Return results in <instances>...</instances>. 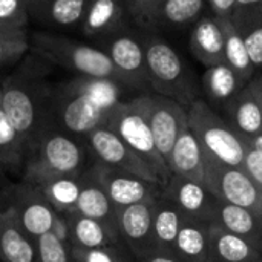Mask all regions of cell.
I'll return each mask as SVG.
<instances>
[{
	"label": "cell",
	"mask_w": 262,
	"mask_h": 262,
	"mask_svg": "<svg viewBox=\"0 0 262 262\" xmlns=\"http://www.w3.org/2000/svg\"><path fill=\"white\" fill-rule=\"evenodd\" d=\"M23 181L40 186L48 180L80 175L84 167V150L72 137L45 130L23 164Z\"/></svg>",
	"instance_id": "cell-1"
},
{
	"label": "cell",
	"mask_w": 262,
	"mask_h": 262,
	"mask_svg": "<svg viewBox=\"0 0 262 262\" xmlns=\"http://www.w3.org/2000/svg\"><path fill=\"white\" fill-rule=\"evenodd\" d=\"M187 124L206 157L233 167H243L246 143L206 100L196 98L187 107Z\"/></svg>",
	"instance_id": "cell-2"
},
{
	"label": "cell",
	"mask_w": 262,
	"mask_h": 262,
	"mask_svg": "<svg viewBox=\"0 0 262 262\" xmlns=\"http://www.w3.org/2000/svg\"><path fill=\"white\" fill-rule=\"evenodd\" d=\"M147 81L157 91L178 101L186 109L196 100L198 86L181 55L164 40L149 38L144 43Z\"/></svg>",
	"instance_id": "cell-3"
},
{
	"label": "cell",
	"mask_w": 262,
	"mask_h": 262,
	"mask_svg": "<svg viewBox=\"0 0 262 262\" xmlns=\"http://www.w3.org/2000/svg\"><path fill=\"white\" fill-rule=\"evenodd\" d=\"M106 126L115 132L147 166H150L163 186L167 183L170 170L155 146L140 97L127 103L120 101L111 111Z\"/></svg>",
	"instance_id": "cell-4"
},
{
	"label": "cell",
	"mask_w": 262,
	"mask_h": 262,
	"mask_svg": "<svg viewBox=\"0 0 262 262\" xmlns=\"http://www.w3.org/2000/svg\"><path fill=\"white\" fill-rule=\"evenodd\" d=\"M203 184L220 201L246 207L262 218V190L243 167L206 157Z\"/></svg>",
	"instance_id": "cell-5"
},
{
	"label": "cell",
	"mask_w": 262,
	"mask_h": 262,
	"mask_svg": "<svg viewBox=\"0 0 262 262\" xmlns=\"http://www.w3.org/2000/svg\"><path fill=\"white\" fill-rule=\"evenodd\" d=\"M149 127L154 135L155 146L167 164V158L180 134L189 126L187 109L178 101L164 95H143L140 97Z\"/></svg>",
	"instance_id": "cell-6"
},
{
	"label": "cell",
	"mask_w": 262,
	"mask_h": 262,
	"mask_svg": "<svg viewBox=\"0 0 262 262\" xmlns=\"http://www.w3.org/2000/svg\"><path fill=\"white\" fill-rule=\"evenodd\" d=\"M89 170L101 184L115 209L140 203H155L163 192V186L154 181H147L100 163L94 164Z\"/></svg>",
	"instance_id": "cell-7"
},
{
	"label": "cell",
	"mask_w": 262,
	"mask_h": 262,
	"mask_svg": "<svg viewBox=\"0 0 262 262\" xmlns=\"http://www.w3.org/2000/svg\"><path fill=\"white\" fill-rule=\"evenodd\" d=\"M88 144L92 154L97 157L100 164L109 166L112 169H118L135 177L144 178L147 181H154L160 186L161 181L157 173L147 166L115 132H112L107 126H100L94 129L88 137Z\"/></svg>",
	"instance_id": "cell-8"
},
{
	"label": "cell",
	"mask_w": 262,
	"mask_h": 262,
	"mask_svg": "<svg viewBox=\"0 0 262 262\" xmlns=\"http://www.w3.org/2000/svg\"><path fill=\"white\" fill-rule=\"evenodd\" d=\"M0 107L21 138L29 155L45 132L38 129V111L34 97L25 84L9 80L0 89Z\"/></svg>",
	"instance_id": "cell-9"
},
{
	"label": "cell",
	"mask_w": 262,
	"mask_h": 262,
	"mask_svg": "<svg viewBox=\"0 0 262 262\" xmlns=\"http://www.w3.org/2000/svg\"><path fill=\"white\" fill-rule=\"evenodd\" d=\"M161 196L172 203L184 220L212 223L218 198L203 184L178 175H170Z\"/></svg>",
	"instance_id": "cell-10"
},
{
	"label": "cell",
	"mask_w": 262,
	"mask_h": 262,
	"mask_svg": "<svg viewBox=\"0 0 262 262\" xmlns=\"http://www.w3.org/2000/svg\"><path fill=\"white\" fill-rule=\"evenodd\" d=\"M155 203H140L117 209V229L120 239L132 252L137 261L157 250L152 229Z\"/></svg>",
	"instance_id": "cell-11"
},
{
	"label": "cell",
	"mask_w": 262,
	"mask_h": 262,
	"mask_svg": "<svg viewBox=\"0 0 262 262\" xmlns=\"http://www.w3.org/2000/svg\"><path fill=\"white\" fill-rule=\"evenodd\" d=\"M9 207L14 210L18 224L34 241L51 232L57 215L41 192L35 186L26 183L14 187L12 203Z\"/></svg>",
	"instance_id": "cell-12"
},
{
	"label": "cell",
	"mask_w": 262,
	"mask_h": 262,
	"mask_svg": "<svg viewBox=\"0 0 262 262\" xmlns=\"http://www.w3.org/2000/svg\"><path fill=\"white\" fill-rule=\"evenodd\" d=\"M112 109L100 103L92 94L81 86L75 89L60 109V120L64 129L71 134L88 137L94 129L106 126Z\"/></svg>",
	"instance_id": "cell-13"
},
{
	"label": "cell",
	"mask_w": 262,
	"mask_h": 262,
	"mask_svg": "<svg viewBox=\"0 0 262 262\" xmlns=\"http://www.w3.org/2000/svg\"><path fill=\"white\" fill-rule=\"evenodd\" d=\"M109 57L117 69L120 80L134 86L149 84L144 45L137 38L129 35L115 38L111 45Z\"/></svg>",
	"instance_id": "cell-14"
},
{
	"label": "cell",
	"mask_w": 262,
	"mask_h": 262,
	"mask_svg": "<svg viewBox=\"0 0 262 262\" xmlns=\"http://www.w3.org/2000/svg\"><path fill=\"white\" fill-rule=\"evenodd\" d=\"M0 261L37 262L35 241L18 224L9 206L0 210Z\"/></svg>",
	"instance_id": "cell-15"
},
{
	"label": "cell",
	"mask_w": 262,
	"mask_h": 262,
	"mask_svg": "<svg viewBox=\"0 0 262 262\" xmlns=\"http://www.w3.org/2000/svg\"><path fill=\"white\" fill-rule=\"evenodd\" d=\"M189 48L206 68L224 63V35L216 17L203 15L192 26Z\"/></svg>",
	"instance_id": "cell-16"
},
{
	"label": "cell",
	"mask_w": 262,
	"mask_h": 262,
	"mask_svg": "<svg viewBox=\"0 0 262 262\" xmlns=\"http://www.w3.org/2000/svg\"><path fill=\"white\" fill-rule=\"evenodd\" d=\"M69 226V246L81 249H98L120 246L118 230L103 221L86 218L74 210L63 213Z\"/></svg>",
	"instance_id": "cell-17"
},
{
	"label": "cell",
	"mask_w": 262,
	"mask_h": 262,
	"mask_svg": "<svg viewBox=\"0 0 262 262\" xmlns=\"http://www.w3.org/2000/svg\"><path fill=\"white\" fill-rule=\"evenodd\" d=\"M51 48H55V52H61L60 61L66 63L68 66L74 68L75 71L81 72L86 77L101 78V80L118 78L117 69L109 54H104L98 49L83 45L61 43L60 46H51Z\"/></svg>",
	"instance_id": "cell-18"
},
{
	"label": "cell",
	"mask_w": 262,
	"mask_h": 262,
	"mask_svg": "<svg viewBox=\"0 0 262 262\" xmlns=\"http://www.w3.org/2000/svg\"><path fill=\"white\" fill-rule=\"evenodd\" d=\"M247 84L249 83L226 63L206 68V72L201 77V88L206 95V103L218 114L223 112L227 103Z\"/></svg>",
	"instance_id": "cell-19"
},
{
	"label": "cell",
	"mask_w": 262,
	"mask_h": 262,
	"mask_svg": "<svg viewBox=\"0 0 262 262\" xmlns=\"http://www.w3.org/2000/svg\"><path fill=\"white\" fill-rule=\"evenodd\" d=\"M204 164L206 155L198 140L187 126L177 138L172 152L167 158V167L170 170V175H178L187 180L203 183Z\"/></svg>",
	"instance_id": "cell-20"
},
{
	"label": "cell",
	"mask_w": 262,
	"mask_h": 262,
	"mask_svg": "<svg viewBox=\"0 0 262 262\" xmlns=\"http://www.w3.org/2000/svg\"><path fill=\"white\" fill-rule=\"evenodd\" d=\"M212 224L250 241L262 250V218L252 210L218 201Z\"/></svg>",
	"instance_id": "cell-21"
},
{
	"label": "cell",
	"mask_w": 262,
	"mask_h": 262,
	"mask_svg": "<svg viewBox=\"0 0 262 262\" xmlns=\"http://www.w3.org/2000/svg\"><path fill=\"white\" fill-rule=\"evenodd\" d=\"M223 114L226 115L224 118L227 123L243 140L253 138L262 132L261 107L249 84L227 103Z\"/></svg>",
	"instance_id": "cell-22"
},
{
	"label": "cell",
	"mask_w": 262,
	"mask_h": 262,
	"mask_svg": "<svg viewBox=\"0 0 262 262\" xmlns=\"http://www.w3.org/2000/svg\"><path fill=\"white\" fill-rule=\"evenodd\" d=\"M262 250L250 241L212 224L207 262H259Z\"/></svg>",
	"instance_id": "cell-23"
},
{
	"label": "cell",
	"mask_w": 262,
	"mask_h": 262,
	"mask_svg": "<svg viewBox=\"0 0 262 262\" xmlns=\"http://www.w3.org/2000/svg\"><path fill=\"white\" fill-rule=\"evenodd\" d=\"M74 212L86 218L103 221L117 229V209L114 207L107 193L104 192V189L101 187V184L97 181L91 170L83 172L81 190L74 207Z\"/></svg>",
	"instance_id": "cell-24"
},
{
	"label": "cell",
	"mask_w": 262,
	"mask_h": 262,
	"mask_svg": "<svg viewBox=\"0 0 262 262\" xmlns=\"http://www.w3.org/2000/svg\"><path fill=\"white\" fill-rule=\"evenodd\" d=\"M212 223L184 220L175 241V255L184 262H207Z\"/></svg>",
	"instance_id": "cell-25"
},
{
	"label": "cell",
	"mask_w": 262,
	"mask_h": 262,
	"mask_svg": "<svg viewBox=\"0 0 262 262\" xmlns=\"http://www.w3.org/2000/svg\"><path fill=\"white\" fill-rule=\"evenodd\" d=\"M184 223V216L180 213V210L160 196L154 207V243L155 249L167 253H175V241L180 233V229Z\"/></svg>",
	"instance_id": "cell-26"
},
{
	"label": "cell",
	"mask_w": 262,
	"mask_h": 262,
	"mask_svg": "<svg viewBox=\"0 0 262 262\" xmlns=\"http://www.w3.org/2000/svg\"><path fill=\"white\" fill-rule=\"evenodd\" d=\"M224 35V63L230 66L247 83L258 74L246 45L230 18H218Z\"/></svg>",
	"instance_id": "cell-27"
},
{
	"label": "cell",
	"mask_w": 262,
	"mask_h": 262,
	"mask_svg": "<svg viewBox=\"0 0 262 262\" xmlns=\"http://www.w3.org/2000/svg\"><path fill=\"white\" fill-rule=\"evenodd\" d=\"M238 29L256 71H262V6L235 11L230 18Z\"/></svg>",
	"instance_id": "cell-28"
},
{
	"label": "cell",
	"mask_w": 262,
	"mask_h": 262,
	"mask_svg": "<svg viewBox=\"0 0 262 262\" xmlns=\"http://www.w3.org/2000/svg\"><path fill=\"white\" fill-rule=\"evenodd\" d=\"M207 8V0H163L157 14V23L175 29L192 28L206 15Z\"/></svg>",
	"instance_id": "cell-29"
},
{
	"label": "cell",
	"mask_w": 262,
	"mask_h": 262,
	"mask_svg": "<svg viewBox=\"0 0 262 262\" xmlns=\"http://www.w3.org/2000/svg\"><path fill=\"white\" fill-rule=\"evenodd\" d=\"M81 178L83 173L57 177L35 187L41 192V195L46 198V201L54 207L57 213H66L69 210H74L77 204L81 190Z\"/></svg>",
	"instance_id": "cell-30"
},
{
	"label": "cell",
	"mask_w": 262,
	"mask_h": 262,
	"mask_svg": "<svg viewBox=\"0 0 262 262\" xmlns=\"http://www.w3.org/2000/svg\"><path fill=\"white\" fill-rule=\"evenodd\" d=\"M28 157L26 147L0 107V167L18 169Z\"/></svg>",
	"instance_id": "cell-31"
},
{
	"label": "cell",
	"mask_w": 262,
	"mask_h": 262,
	"mask_svg": "<svg viewBox=\"0 0 262 262\" xmlns=\"http://www.w3.org/2000/svg\"><path fill=\"white\" fill-rule=\"evenodd\" d=\"M37 262H74L71 246L60 241L52 232L41 235L35 241Z\"/></svg>",
	"instance_id": "cell-32"
},
{
	"label": "cell",
	"mask_w": 262,
	"mask_h": 262,
	"mask_svg": "<svg viewBox=\"0 0 262 262\" xmlns=\"http://www.w3.org/2000/svg\"><path fill=\"white\" fill-rule=\"evenodd\" d=\"M120 15V8L117 0H95L88 18L86 26L89 31H100L103 28L112 26Z\"/></svg>",
	"instance_id": "cell-33"
},
{
	"label": "cell",
	"mask_w": 262,
	"mask_h": 262,
	"mask_svg": "<svg viewBox=\"0 0 262 262\" xmlns=\"http://www.w3.org/2000/svg\"><path fill=\"white\" fill-rule=\"evenodd\" d=\"M74 262H130L121 252L120 246L98 247V249H81L71 247Z\"/></svg>",
	"instance_id": "cell-34"
},
{
	"label": "cell",
	"mask_w": 262,
	"mask_h": 262,
	"mask_svg": "<svg viewBox=\"0 0 262 262\" xmlns=\"http://www.w3.org/2000/svg\"><path fill=\"white\" fill-rule=\"evenodd\" d=\"M84 9V0H54L51 5V17L60 25L75 23Z\"/></svg>",
	"instance_id": "cell-35"
},
{
	"label": "cell",
	"mask_w": 262,
	"mask_h": 262,
	"mask_svg": "<svg viewBox=\"0 0 262 262\" xmlns=\"http://www.w3.org/2000/svg\"><path fill=\"white\" fill-rule=\"evenodd\" d=\"M243 169L249 173V177L258 184L262 190V154L255 150L253 147L246 144V157Z\"/></svg>",
	"instance_id": "cell-36"
},
{
	"label": "cell",
	"mask_w": 262,
	"mask_h": 262,
	"mask_svg": "<svg viewBox=\"0 0 262 262\" xmlns=\"http://www.w3.org/2000/svg\"><path fill=\"white\" fill-rule=\"evenodd\" d=\"M161 3L163 0H134V5L144 18V21H149L152 25L157 23V14Z\"/></svg>",
	"instance_id": "cell-37"
},
{
	"label": "cell",
	"mask_w": 262,
	"mask_h": 262,
	"mask_svg": "<svg viewBox=\"0 0 262 262\" xmlns=\"http://www.w3.org/2000/svg\"><path fill=\"white\" fill-rule=\"evenodd\" d=\"M209 9L216 18H232L236 6V0H207Z\"/></svg>",
	"instance_id": "cell-38"
},
{
	"label": "cell",
	"mask_w": 262,
	"mask_h": 262,
	"mask_svg": "<svg viewBox=\"0 0 262 262\" xmlns=\"http://www.w3.org/2000/svg\"><path fill=\"white\" fill-rule=\"evenodd\" d=\"M51 232H52L60 241H63L64 244L69 246V226H68L66 216H64L63 213H57V215H55Z\"/></svg>",
	"instance_id": "cell-39"
},
{
	"label": "cell",
	"mask_w": 262,
	"mask_h": 262,
	"mask_svg": "<svg viewBox=\"0 0 262 262\" xmlns=\"http://www.w3.org/2000/svg\"><path fill=\"white\" fill-rule=\"evenodd\" d=\"M20 0H0V21H9L18 14Z\"/></svg>",
	"instance_id": "cell-40"
},
{
	"label": "cell",
	"mask_w": 262,
	"mask_h": 262,
	"mask_svg": "<svg viewBox=\"0 0 262 262\" xmlns=\"http://www.w3.org/2000/svg\"><path fill=\"white\" fill-rule=\"evenodd\" d=\"M138 262H184L181 261L175 253H167V252H161V250H154L149 255L143 256Z\"/></svg>",
	"instance_id": "cell-41"
},
{
	"label": "cell",
	"mask_w": 262,
	"mask_h": 262,
	"mask_svg": "<svg viewBox=\"0 0 262 262\" xmlns=\"http://www.w3.org/2000/svg\"><path fill=\"white\" fill-rule=\"evenodd\" d=\"M17 46L18 45L12 38H9L8 35H2L0 37V60L6 58L9 54H12Z\"/></svg>",
	"instance_id": "cell-42"
},
{
	"label": "cell",
	"mask_w": 262,
	"mask_h": 262,
	"mask_svg": "<svg viewBox=\"0 0 262 262\" xmlns=\"http://www.w3.org/2000/svg\"><path fill=\"white\" fill-rule=\"evenodd\" d=\"M249 88L253 92V95H255V98H256V101H258V104L261 107L262 114V75L259 72L249 81Z\"/></svg>",
	"instance_id": "cell-43"
},
{
	"label": "cell",
	"mask_w": 262,
	"mask_h": 262,
	"mask_svg": "<svg viewBox=\"0 0 262 262\" xmlns=\"http://www.w3.org/2000/svg\"><path fill=\"white\" fill-rule=\"evenodd\" d=\"M258 6H262V0H236L235 11H244V9L258 8Z\"/></svg>",
	"instance_id": "cell-44"
},
{
	"label": "cell",
	"mask_w": 262,
	"mask_h": 262,
	"mask_svg": "<svg viewBox=\"0 0 262 262\" xmlns=\"http://www.w3.org/2000/svg\"><path fill=\"white\" fill-rule=\"evenodd\" d=\"M247 146H250V147H253L255 150H258V152H261L262 154V132L259 135H256V137H253V138H249V140H243Z\"/></svg>",
	"instance_id": "cell-45"
},
{
	"label": "cell",
	"mask_w": 262,
	"mask_h": 262,
	"mask_svg": "<svg viewBox=\"0 0 262 262\" xmlns=\"http://www.w3.org/2000/svg\"><path fill=\"white\" fill-rule=\"evenodd\" d=\"M259 262H262V261H259Z\"/></svg>",
	"instance_id": "cell-46"
},
{
	"label": "cell",
	"mask_w": 262,
	"mask_h": 262,
	"mask_svg": "<svg viewBox=\"0 0 262 262\" xmlns=\"http://www.w3.org/2000/svg\"><path fill=\"white\" fill-rule=\"evenodd\" d=\"M0 169H2V167H0Z\"/></svg>",
	"instance_id": "cell-47"
}]
</instances>
